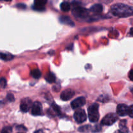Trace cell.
Instances as JSON below:
<instances>
[{"mask_svg":"<svg viewBox=\"0 0 133 133\" xmlns=\"http://www.w3.org/2000/svg\"><path fill=\"white\" fill-rule=\"evenodd\" d=\"M45 79L47 82H48L49 83H53V82L55 81L56 78H55V76L53 73L52 72H49L47 74V75L45 76Z\"/></svg>","mask_w":133,"mask_h":133,"instance_id":"5bb4252c","label":"cell"},{"mask_svg":"<svg viewBox=\"0 0 133 133\" xmlns=\"http://www.w3.org/2000/svg\"><path fill=\"white\" fill-rule=\"evenodd\" d=\"M10 131H11V128L6 127L3 129L2 131H1V133H9Z\"/></svg>","mask_w":133,"mask_h":133,"instance_id":"603a6c76","label":"cell"},{"mask_svg":"<svg viewBox=\"0 0 133 133\" xmlns=\"http://www.w3.org/2000/svg\"><path fill=\"white\" fill-rule=\"evenodd\" d=\"M86 103V99L84 96H80L79 98H77L75 100H73L71 103V108L73 109H77L79 108L81 106H84Z\"/></svg>","mask_w":133,"mask_h":133,"instance_id":"52a82bcc","label":"cell"},{"mask_svg":"<svg viewBox=\"0 0 133 133\" xmlns=\"http://www.w3.org/2000/svg\"><path fill=\"white\" fill-rule=\"evenodd\" d=\"M35 133H44V132H43L42 130H36Z\"/></svg>","mask_w":133,"mask_h":133,"instance_id":"4316f807","label":"cell"},{"mask_svg":"<svg viewBox=\"0 0 133 133\" xmlns=\"http://www.w3.org/2000/svg\"><path fill=\"white\" fill-rule=\"evenodd\" d=\"M0 83H1V87L2 88H4V87H6V80L5 78L2 77L1 79V81H0Z\"/></svg>","mask_w":133,"mask_h":133,"instance_id":"ffe728a7","label":"cell"},{"mask_svg":"<svg viewBox=\"0 0 133 133\" xmlns=\"http://www.w3.org/2000/svg\"><path fill=\"white\" fill-rule=\"evenodd\" d=\"M129 107L127 105L123 104H121L117 106V113L119 116H125L128 115Z\"/></svg>","mask_w":133,"mask_h":133,"instance_id":"8fae6325","label":"cell"},{"mask_svg":"<svg viewBox=\"0 0 133 133\" xmlns=\"http://www.w3.org/2000/svg\"><path fill=\"white\" fill-rule=\"evenodd\" d=\"M118 119V117L116 113H108V114L106 115L102 119V121H101V124L105 125H112Z\"/></svg>","mask_w":133,"mask_h":133,"instance_id":"277c9868","label":"cell"},{"mask_svg":"<svg viewBox=\"0 0 133 133\" xmlns=\"http://www.w3.org/2000/svg\"><path fill=\"white\" fill-rule=\"evenodd\" d=\"M88 118L90 122L96 123L98 121L99 119V106L97 104H94L91 105L88 109Z\"/></svg>","mask_w":133,"mask_h":133,"instance_id":"7a4b0ae2","label":"cell"},{"mask_svg":"<svg viewBox=\"0 0 133 133\" xmlns=\"http://www.w3.org/2000/svg\"><path fill=\"white\" fill-rule=\"evenodd\" d=\"M131 92H132V93H133V88L131 89Z\"/></svg>","mask_w":133,"mask_h":133,"instance_id":"f546056e","label":"cell"},{"mask_svg":"<svg viewBox=\"0 0 133 133\" xmlns=\"http://www.w3.org/2000/svg\"><path fill=\"white\" fill-rule=\"evenodd\" d=\"M92 129L90 125H84V126H81L79 129V130L81 132H88Z\"/></svg>","mask_w":133,"mask_h":133,"instance_id":"d6986e66","label":"cell"},{"mask_svg":"<svg viewBox=\"0 0 133 133\" xmlns=\"http://www.w3.org/2000/svg\"><path fill=\"white\" fill-rule=\"evenodd\" d=\"M31 74L34 78H39L41 76V72H40V70L38 69L32 70V71H31Z\"/></svg>","mask_w":133,"mask_h":133,"instance_id":"ac0fdd59","label":"cell"},{"mask_svg":"<svg viewBox=\"0 0 133 133\" xmlns=\"http://www.w3.org/2000/svg\"><path fill=\"white\" fill-rule=\"evenodd\" d=\"M111 12L116 16L125 18L133 15V7L123 3H116L111 7Z\"/></svg>","mask_w":133,"mask_h":133,"instance_id":"6da1fadb","label":"cell"},{"mask_svg":"<svg viewBox=\"0 0 133 133\" xmlns=\"http://www.w3.org/2000/svg\"><path fill=\"white\" fill-rule=\"evenodd\" d=\"M116 133H123V132H122L120 130V131H117Z\"/></svg>","mask_w":133,"mask_h":133,"instance_id":"f1b7e54d","label":"cell"},{"mask_svg":"<svg viewBox=\"0 0 133 133\" xmlns=\"http://www.w3.org/2000/svg\"><path fill=\"white\" fill-rule=\"evenodd\" d=\"M1 58L5 61H10L13 59V56L9 53H1Z\"/></svg>","mask_w":133,"mask_h":133,"instance_id":"e0dca14e","label":"cell"},{"mask_svg":"<svg viewBox=\"0 0 133 133\" xmlns=\"http://www.w3.org/2000/svg\"><path fill=\"white\" fill-rule=\"evenodd\" d=\"M60 22L62 23H64V24L69 25V26H74V23L70 18H69L68 16H62L59 18Z\"/></svg>","mask_w":133,"mask_h":133,"instance_id":"7c38bea8","label":"cell"},{"mask_svg":"<svg viewBox=\"0 0 133 133\" xmlns=\"http://www.w3.org/2000/svg\"><path fill=\"white\" fill-rule=\"evenodd\" d=\"M119 128H120V130L123 133L128 132V129H127V126H126V120H122V121H120Z\"/></svg>","mask_w":133,"mask_h":133,"instance_id":"2e32d148","label":"cell"},{"mask_svg":"<svg viewBox=\"0 0 133 133\" xmlns=\"http://www.w3.org/2000/svg\"><path fill=\"white\" fill-rule=\"evenodd\" d=\"M101 3H105V4H108L110 3V2L113 1V0H99Z\"/></svg>","mask_w":133,"mask_h":133,"instance_id":"d4e9b609","label":"cell"},{"mask_svg":"<svg viewBox=\"0 0 133 133\" xmlns=\"http://www.w3.org/2000/svg\"><path fill=\"white\" fill-rule=\"evenodd\" d=\"M6 99L10 102H12L14 100V95H12V93H9L7 94V96H6Z\"/></svg>","mask_w":133,"mask_h":133,"instance_id":"7402d4cb","label":"cell"},{"mask_svg":"<svg viewBox=\"0 0 133 133\" xmlns=\"http://www.w3.org/2000/svg\"><path fill=\"white\" fill-rule=\"evenodd\" d=\"M87 114L83 109H78L74 113V119L78 123H83L87 120Z\"/></svg>","mask_w":133,"mask_h":133,"instance_id":"5b68a950","label":"cell"},{"mask_svg":"<svg viewBox=\"0 0 133 133\" xmlns=\"http://www.w3.org/2000/svg\"><path fill=\"white\" fill-rule=\"evenodd\" d=\"M128 115L131 117L133 118V105L130 106L129 107V110H128Z\"/></svg>","mask_w":133,"mask_h":133,"instance_id":"44dd1931","label":"cell"},{"mask_svg":"<svg viewBox=\"0 0 133 133\" xmlns=\"http://www.w3.org/2000/svg\"><path fill=\"white\" fill-rule=\"evenodd\" d=\"M42 112V106L40 102H35L31 108V113L33 116H40Z\"/></svg>","mask_w":133,"mask_h":133,"instance_id":"ba28073f","label":"cell"},{"mask_svg":"<svg viewBox=\"0 0 133 133\" xmlns=\"http://www.w3.org/2000/svg\"><path fill=\"white\" fill-rule=\"evenodd\" d=\"M4 1H11V0H4Z\"/></svg>","mask_w":133,"mask_h":133,"instance_id":"4dcf8cb0","label":"cell"},{"mask_svg":"<svg viewBox=\"0 0 133 133\" xmlns=\"http://www.w3.org/2000/svg\"><path fill=\"white\" fill-rule=\"evenodd\" d=\"M72 14L77 18H86L88 16V10L80 6H75L72 10Z\"/></svg>","mask_w":133,"mask_h":133,"instance_id":"3957f363","label":"cell"},{"mask_svg":"<svg viewBox=\"0 0 133 133\" xmlns=\"http://www.w3.org/2000/svg\"><path fill=\"white\" fill-rule=\"evenodd\" d=\"M130 34H131L132 36H133V27L131 29V30H130Z\"/></svg>","mask_w":133,"mask_h":133,"instance_id":"83f0119b","label":"cell"},{"mask_svg":"<svg viewBox=\"0 0 133 133\" xmlns=\"http://www.w3.org/2000/svg\"><path fill=\"white\" fill-rule=\"evenodd\" d=\"M75 95V92H74V90L71 89H65L64 91H62L61 94V99L62 100H68L70 99H71L73 96Z\"/></svg>","mask_w":133,"mask_h":133,"instance_id":"9c48e42d","label":"cell"},{"mask_svg":"<svg viewBox=\"0 0 133 133\" xmlns=\"http://www.w3.org/2000/svg\"><path fill=\"white\" fill-rule=\"evenodd\" d=\"M46 3L47 0H34V5L32 6V9L38 11L44 10Z\"/></svg>","mask_w":133,"mask_h":133,"instance_id":"30bf717a","label":"cell"},{"mask_svg":"<svg viewBox=\"0 0 133 133\" xmlns=\"http://www.w3.org/2000/svg\"><path fill=\"white\" fill-rule=\"evenodd\" d=\"M132 129H133V126H132Z\"/></svg>","mask_w":133,"mask_h":133,"instance_id":"1f68e13d","label":"cell"},{"mask_svg":"<svg viewBox=\"0 0 133 133\" xmlns=\"http://www.w3.org/2000/svg\"><path fill=\"white\" fill-rule=\"evenodd\" d=\"M32 100L29 98H23L21 100L20 110L23 112H27L32 106Z\"/></svg>","mask_w":133,"mask_h":133,"instance_id":"8992f818","label":"cell"},{"mask_svg":"<svg viewBox=\"0 0 133 133\" xmlns=\"http://www.w3.org/2000/svg\"><path fill=\"white\" fill-rule=\"evenodd\" d=\"M103 7L101 4H95L93 6L91 7L90 10L94 13H101L103 11Z\"/></svg>","mask_w":133,"mask_h":133,"instance_id":"4fadbf2b","label":"cell"},{"mask_svg":"<svg viewBox=\"0 0 133 133\" xmlns=\"http://www.w3.org/2000/svg\"><path fill=\"white\" fill-rule=\"evenodd\" d=\"M70 8H71L70 4L68 2H67V1H64V2H62L61 4V9L62 11H69L70 10Z\"/></svg>","mask_w":133,"mask_h":133,"instance_id":"9a60e30c","label":"cell"},{"mask_svg":"<svg viewBox=\"0 0 133 133\" xmlns=\"http://www.w3.org/2000/svg\"><path fill=\"white\" fill-rule=\"evenodd\" d=\"M129 78L131 81H133V69L130 70L129 73Z\"/></svg>","mask_w":133,"mask_h":133,"instance_id":"cb8c5ba5","label":"cell"},{"mask_svg":"<svg viewBox=\"0 0 133 133\" xmlns=\"http://www.w3.org/2000/svg\"><path fill=\"white\" fill-rule=\"evenodd\" d=\"M17 7H19V8H25L26 6L25 5H23V4H18V5H17Z\"/></svg>","mask_w":133,"mask_h":133,"instance_id":"484cf974","label":"cell"}]
</instances>
